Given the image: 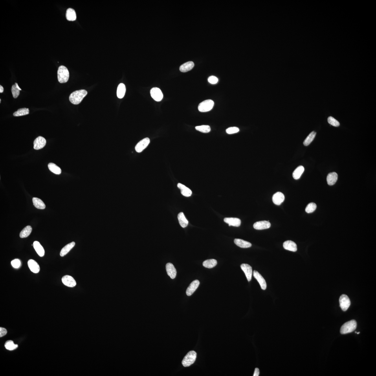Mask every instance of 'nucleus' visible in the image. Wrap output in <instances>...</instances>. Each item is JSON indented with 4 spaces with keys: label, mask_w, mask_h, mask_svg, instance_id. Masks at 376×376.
<instances>
[{
    "label": "nucleus",
    "mask_w": 376,
    "mask_h": 376,
    "mask_svg": "<svg viewBox=\"0 0 376 376\" xmlns=\"http://www.w3.org/2000/svg\"><path fill=\"white\" fill-rule=\"evenodd\" d=\"M178 188L181 190L182 194L186 197H190L192 194V191L188 188L181 183L177 184Z\"/></svg>",
    "instance_id": "412c9836"
},
{
    "label": "nucleus",
    "mask_w": 376,
    "mask_h": 376,
    "mask_svg": "<svg viewBox=\"0 0 376 376\" xmlns=\"http://www.w3.org/2000/svg\"><path fill=\"white\" fill-rule=\"evenodd\" d=\"M87 92L84 90H80L72 92L69 96L70 102L74 105H78L87 96Z\"/></svg>",
    "instance_id": "f257e3e1"
},
{
    "label": "nucleus",
    "mask_w": 376,
    "mask_h": 376,
    "mask_svg": "<svg viewBox=\"0 0 376 376\" xmlns=\"http://www.w3.org/2000/svg\"><path fill=\"white\" fill-rule=\"evenodd\" d=\"M214 105V101L212 100L208 99L203 101L200 103L198 106V109L200 112H206L209 111L213 108Z\"/></svg>",
    "instance_id": "39448f33"
},
{
    "label": "nucleus",
    "mask_w": 376,
    "mask_h": 376,
    "mask_svg": "<svg viewBox=\"0 0 376 376\" xmlns=\"http://www.w3.org/2000/svg\"><path fill=\"white\" fill-rule=\"evenodd\" d=\"M194 66V63L192 61H189L182 65L180 67L179 70L182 72H187L192 70Z\"/></svg>",
    "instance_id": "5701e85b"
},
{
    "label": "nucleus",
    "mask_w": 376,
    "mask_h": 376,
    "mask_svg": "<svg viewBox=\"0 0 376 376\" xmlns=\"http://www.w3.org/2000/svg\"><path fill=\"white\" fill-rule=\"evenodd\" d=\"M316 135V133L314 131H313L310 133L303 142L304 145L307 146L310 144L315 138Z\"/></svg>",
    "instance_id": "72a5a7b5"
},
{
    "label": "nucleus",
    "mask_w": 376,
    "mask_h": 376,
    "mask_svg": "<svg viewBox=\"0 0 376 376\" xmlns=\"http://www.w3.org/2000/svg\"><path fill=\"white\" fill-rule=\"evenodd\" d=\"M28 265L31 271L34 273H38L40 271V267L38 263L33 259H31L29 260Z\"/></svg>",
    "instance_id": "a211bd4d"
},
{
    "label": "nucleus",
    "mask_w": 376,
    "mask_h": 376,
    "mask_svg": "<svg viewBox=\"0 0 376 376\" xmlns=\"http://www.w3.org/2000/svg\"><path fill=\"white\" fill-rule=\"evenodd\" d=\"M195 129L197 131L204 133H208L211 130L210 127L208 125H202L201 126H197L195 127Z\"/></svg>",
    "instance_id": "e433bc0d"
},
{
    "label": "nucleus",
    "mask_w": 376,
    "mask_h": 376,
    "mask_svg": "<svg viewBox=\"0 0 376 376\" xmlns=\"http://www.w3.org/2000/svg\"><path fill=\"white\" fill-rule=\"evenodd\" d=\"M48 168L50 171L54 174L60 175L61 173V170L60 168L57 166L56 164L50 163L48 164Z\"/></svg>",
    "instance_id": "2f4dec72"
},
{
    "label": "nucleus",
    "mask_w": 376,
    "mask_h": 376,
    "mask_svg": "<svg viewBox=\"0 0 376 376\" xmlns=\"http://www.w3.org/2000/svg\"><path fill=\"white\" fill-rule=\"evenodd\" d=\"M328 122L329 124L334 127H338L339 126L340 123L337 120L331 116H330L328 118Z\"/></svg>",
    "instance_id": "ea45409f"
},
{
    "label": "nucleus",
    "mask_w": 376,
    "mask_h": 376,
    "mask_svg": "<svg viewBox=\"0 0 376 376\" xmlns=\"http://www.w3.org/2000/svg\"><path fill=\"white\" fill-rule=\"evenodd\" d=\"M150 93L151 97L157 102H160L163 98V94L161 90L159 88H153L151 90Z\"/></svg>",
    "instance_id": "0eeeda50"
},
{
    "label": "nucleus",
    "mask_w": 376,
    "mask_h": 376,
    "mask_svg": "<svg viewBox=\"0 0 376 376\" xmlns=\"http://www.w3.org/2000/svg\"><path fill=\"white\" fill-rule=\"evenodd\" d=\"M338 179V175L335 172L329 173L327 176V181L329 185L332 186L335 184Z\"/></svg>",
    "instance_id": "aec40b11"
},
{
    "label": "nucleus",
    "mask_w": 376,
    "mask_h": 376,
    "mask_svg": "<svg viewBox=\"0 0 376 376\" xmlns=\"http://www.w3.org/2000/svg\"><path fill=\"white\" fill-rule=\"evenodd\" d=\"M69 72L67 67L63 66H60L58 71L59 82L61 83H66L69 80Z\"/></svg>",
    "instance_id": "f03ea898"
},
{
    "label": "nucleus",
    "mask_w": 376,
    "mask_h": 376,
    "mask_svg": "<svg viewBox=\"0 0 376 376\" xmlns=\"http://www.w3.org/2000/svg\"><path fill=\"white\" fill-rule=\"evenodd\" d=\"M253 276L254 278L258 281L259 285L261 286V289L263 290H265L267 289V285L266 281L263 277L261 276V275L258 272L256 271H254Z\"/></svg>",
    "instance_id": "ddd939ff"
},
{
    "label": "nucleus",
    "mask_w": 376,
    "mask_h": 376,
    "mask_svg": "<svg viewBox=\"0 0 376 376\" xmlns=\"http://www.w3.org/2000/svg\"><path fill=\"white\" fill-rule=\"evenodd\" d=\"M33 203L35 207L40 209H44L46 206L44 202L40 199L37 197H33L32 199Z\"/></svg>",
    "instance_id": "c85d7f7f"
},
{
    "label": "nucleus",
    "mask_w": 376,
    "mask_h": 376,
    "mask_svg": "<svg viewBox=\"0 0 376 376\" xmlns=\"http://www.w3.org/2000/svg\"><path fill=\"white\" fill-rule=\"evenodd\" d=\"M239 131V129L237 127H230L226 130V133L229 134L237 133Z\"/></svg>",
    "instance_id": "a19ab883"
},
{
    "label": "nucleus",
    "mask_w": 376,
    "mask_h": 376,
    "mask_svg": "<svg viewBox=\"0 0 376 376\" xmlns=\"http://www.w3.org/2000/svg\"><path fill=\"white\" fill-rule=\"evenodd\" d=\"M166 269L167 274L171 278L174 279L176 276V270L174 266L171 263H167L166 265Z\"/></svg>",
    "instance_id": "f3484780"
},
{
    "label": "nucleus",
    "mask_w": 376,
    "mask_h": 376,
    "mask_svg": "<svg viewBox=\"0 0 376 376\" xmlns=\"http://www.w3.org/2000/svg\"><path fill=\"white\" fill-rule=\"evenodd\" d=\"M11 91L13 97L14 98H17L19 95L20 90L17 88L16 85L14 84L12 85Z\"/></svg>",
    "instance_id": "58836bf2"
},
{
    "label": "nucleus",
    "mask_w": 376,
    "mask_h": 376,
    "mask_svg": "<svg viewBox=\"0 0 376 376\" xmlns=\"http://www.w3.org/2000/svg\"><path fill=\"white\" fill-rule=\"evenodd\" d=\"M178 219L180 225L182 228H185L188 226V222L187 219H186L183 212H180L178 214Z\"/></svg>",
    "instance_id": "bb28decb"
},
{
    "label": "nucleus",
    "mask_w": 376,
    "mask_h": 376,
    "mask_svg": "<svg viewBox=\"0 0 376 376\" xmlns=\"http://www.w3.org/2000/svg\"><path fill=\"white\" fill-rule=\"evenodd\" d=\"M62 281L64 285L70 287H73L76 285V283L72 276L66 275L63 277Z\"/></svg>",
    "instance_id": "f8f14e48"
},
{
    "label": "nucleus",
    "mask_w": 376,
    "mask_h": 376,
    "mask_svg": "<svg viewBox=\"0 0 376 376\" xmlns=\"http://www.w3.org/2000/svg\"><path fill=\"white\" fill-rule=\"evenodd\" d=\"M1 102V99H0V102Z\"/></svg>",
    "instance_id": "8fccbe9b"
},
{
    "label": "nucleus",
    "mask_w": 376,
    "mask_h": 376,
    "mask_svg": "<svg viewBox=\"0 0 376 376\" xmlns=\"http://www.w3.org/2000/svg\"><path fill=\"white\" fill-rule=\"evenodd\" d=\"M356 333H357V334H359L360 333V332H358Z\"/></svg>",
    "instance_id": "09e8293b"
},
{
    "label": "nucleus",
    "mask_w": 376,
    "mask_h": 376,
    "mask_svg": "<svg viewBox=\"0 0 376 376\" xmlns=\"http://www.w3.org/2000/svg\"><path fill=\"white\" fill-rule=\"evenodd\" d=\"M7 333V330L3 327L0 328V337H3V336L5 335Z\"/></svg>",
    "instance_id": "c03bdc74"
},
{
    "label": "nucleus",
    "mask_w": 376,
    "mask_h": 376,
    "mask_svg": "<svg viewBox=\"0 0 376 376\" xmlns=\"http://www.w3.org/2000/svg\"><path fill=\"white\" fill-rule=\"evenodd\" d=\"M29 113V110L28 109L22 108L17 110V111L14 113V116H20L28 115Z\"/></svg>",
    "instance_id": "f704fd0d"
},
{
    "label": "nucleus",
    "mask_w": 376,
    "mask_h": 376,
    "mask_svg": "<svg viewBox=\"0 0 376 376\" xmlns=\"http://www.w3.org/2000/svg\"><path fill=\"white\" fill-rule=\"evenodd\" d=\"M66 17L67 20L69 21L75 20L76 19V15L75 11L72 8L68 9L66 13Z\"/></svg>",
    "instance_id": "a878e982"
},
{
    "label": "nucleus",
    "mask_w": 376,
    "mask_h": 376,
    "mask_svg": "<svg viewBox=\"0 0 376 376\" xmlns=\"http://www.w3.org/2000/svg\"><path fill=\"white\" fill-rule=\"evenodd\" d=\"M357 326L356 320H352L349 321L345 323L341 328L340 333L345 334L352 332L356 329Z\"/></svg>",
    "instance_id": "7ed1b4c3"
},
{
    "label": "nucleus",
    "mask_w": 376,
    "mask_h": 376,
    "mask_svg": "<svg viewBox=\"0 0 376 376\" xmlns=\"http://www.w3.org/2000/svg\"><path fill=\"white\" fill-rule=\"evenodd\" d=\"M285 198V196L282 193L277 192L273 196L272 201L274 203L279 206L284 201Z\"/></svg>",
    "instance_id": "4468645a"
},
{
    "label": "nucleus",
    "mask_w": 376,
    "mask_h": 376,
    "mask_svg": "<svg viewBox=\"0 0 376 376\" xmlns=\"http://www.w3.org/2000/svg\"><path fill=\"white\" fill-rule=\"evenodd\" d=\"M4 91V88L2 85H0V93H2Z\"/></svg>",
    "instance_id": "49530a36"
},
{
    "label": "nucleus",
    "mask_w": 376,
    "mask_h": 376,
    "mask_svg": "<svg viewBox=\"0 0 376 376\" xmlns=\"http://www.w3.org/2000/svg\"><path fill=\"white\" fill-rule=\"evenodd\" d=\"M150 142V139L149 138H144L136 145L135 147V150L138 153L142 152L148 145Z\"/></svg>",
    "instance_id": "6e6552de"
},
{
    "label": "nucleus",
    "mask_w": 376,
    "mask_h": 376,
    "mask_svg": "<svg viewBox=\"0 0 376 376\" xmlns=\"http://www.w3.org/2000/svg\"><path fill=\"white\" fill-rule=\"evenodd\" d=\"M5 348L9 350H13L16 349L18 347V345L14 344L12 341H8L5 343Z\"/></svg>",
    "instance_id": "c9c22d12"
},
{
    "label": "nucleus",
    "mask_w": 376,
    "mask_h": 376,
    "mask_svg": "<svg viewBox=\"0 0 376 376\" xmlns=\"http://www.w3.org/2000/svg\"><path fill=\"white\" fill-rule=\"evenodd\" d=\"M208 81L209 82L212 84H215L218 82V79L216 77L212 76L209 77Z\"/></svg>",
    "instance_id": "37998d69"
},
{
    "label": "nucleus",
    "mask_w": 376,
    "mask_h": 376,
    "mask_svg": "<svg viewBox=\"0 0 376 376\" xmlns=\"http://www.w3.org/2000/svg\"><path fill=\"white\" fill-rule=\"evenodd\" d=\"M340 306L343 311H346L350 306L351 302L348 297L346 295L343 294L339 299Z\"/></svg>",
    "instance_id": "423d86ee"
},
{
    "label": "nucleus",
    "mask_w": 376,
    "mask_h": 376,
    "mask_svg": "<svg viewBox=\"0 0 376 376\" xmlns=\"http://www.w3.org/2000/svg\"><path fill=\"white\" fill-rule=\"evenodd\" d=\"M32 231V228L30 226H27L22 230L20 234L21 238H26L29 236Z\"/></svg>",
    "instance_id": "7c9ffc66"
},
{
    "label": "nucleus",
    "mask_w": 376,
    "mask_h": 376,
    "mask_svg": "<svg viewBox=\"0 0 376 376\" xmlns=\"http://www.w3.org/2000/svg\"><path fill=\"white\" fill-rule=\"evenodd\" d=\"M217 261L216 259H208L204 261L203 265L204 267L210 269L215 267L217 264Z\"/></svg>",
    "instance_id": "473e14b6"
},
{
    "label": "nucleus",
    "mask_w": 376,
    "mask_h": 376,
    "mask_svg": "<svg viewBox=\"0 0 376 376\" xmlns=\"http://www.w3.org/2000/svg\"><path fill=\"white\" fill-rule=\"evenodd\" d=\"M271 226V224L269 221H261L256 222L253 225V227L255 229L257 230H262L267 229Z\"/></svg>",
    "instance_id": "9d476101"
},
{
    "label": "nucleus",
    "mask_w": 376,
    "mask_h": 376,
    "mask_svg": "<svg viewBox=\"0 0 376 376\" xmlns=\"http://www.w3.org/2000/svg\"><path fill=\"white\" fill-rule=\"evenodd\" d=\"M34 247L36 250L37 254L40 257H43L44 255L45 250L43 247L38 241H35L33 243Z\"/></svg>",
    "instance_id": "4be33fe9"
},
{
    "label": "nucleus",
    "mask_w": 376,
    "mask_h": 376,
    "mask_svg": "<svg viewBox=\"0 0 376 376\" xmlns=\"http://www.w3.org/2000/svg\"><path fill=\"white\" fill-rule=\"evenodd\" d=\"M283 247L285 249L290 251L295 252L297 250L296 244L294 242L291 240L285 242L283 243Z\"/></svg>",
    "instance_id": "6ab92c4d"
},
{
    "label": "nucleus",
    "mask_w": 376,
    "mask_h": 376,
    "mask_svg": "<svg viewBox=\"0 0 376 376\" xmlns=\"http://www.w3.org/2000/svg\"><path fill=\"white\" fill-rule=\"evenodd\" d=\"M200 285V282L198 280H196L193 281L189 286L186 290V294L188 296H190L193 294L197 289Z\"/></svg>",
    "instance_id": "2eb2a0df"
},
{
    "label": "nucleus",
    "mask_w": 376,
    "mask_h": 376,
    "mask_svg": "<svg viewBox=\"0 0 376 376\" xmlns=\"http://www.w3.org/2000/svg\"><path fill=\"white\" fill-rule=\"evenodd\" d=\"M241 267L245 273L248 281H250L252 279V267L247 264H243L241 265Z\"/></svg>",
    "instance_id": "9b49d317"
},
{
    "label": "nucleus",
    "mask_w": 376,
    "mask_h": 376,
    "mask_svg": "<svg viewBox=\"0 0 376 376\" xmlns=\"http://www.w3.org/2000/svg\"><path fill=\"white\" fill-rule=\"evenodd\" d=\"M11 265L15 269H18L20 267L21 265V262L20 260L19 259H16L12 261L11 262Z\"/></svg>",
    "instance_id": "79ce46f5"
},
{
    "label": "nucleus",
    "mask_w": 376,
    "mask_h": 376,
    "mask_svg": "<svg viewBox=\"0 0 376 376\" xmlns=\"http://www.w3.org/2000/svg\"><path fill=\"white\" fill-rule=\"evenodd\" d=\"M259 373H260V372H259V369L258 368H256L255 369L253 376H258L259 375Z\"/></svg>",
    "instance_id": "a18cd8bd"
},
{
    "label": "nucleus",
    "mask_w": 376,
    "mask_h": 376,
    "mask_svg": "<svg viewBox=\"0 0 376 376\" xmlns=\"http://www.w3.org/2000/svg\"><path fill=\"white\" fill-rule=\"evenodd\" d=\"M46 140L45 138L39 136L35 139L34 142V148L36 150H39L43 148L46 144Z\"/></svg>",
    "instance_id": "1a4fd4ad"
},
{
    "label": "nucleus",
    "mask_w": 376,
    "mask_h": 376,
    "mask_svg": "<svg viewBox=\"0 0 376 376\" xmlns=\"http://www.w3.org/2000/svg\"><path fill=\"white\" fill-rule=\"evenodd\" d=\"M126 92V87L123 83H120L118 85L117 91V95L118 98L122 99L124 98Z\"/></svg>",
    "instance_id": "c756f323"
},
{
    "label": "nucleus",
    "mask_w": 376,
    "mask_h": 376,
    "mask_svg": "<svg viewBox=\"0 0 376 376\" xmlns=\"http://www.w3.org/2000/svg\"><path fill=\"white\" fill-rule=\"evenodd\" d=\"M316 205L315 203H310L308 204L307 206L305 208V211L307 213H311L313 212L316 210Z\"/></svg>",
    "instance_id": "4c0bfd02"
},
{
    "label": "nucleus",
    "mask_w": 376,
    "mask_h": 376,
    "mask_svg": "<svg viewBox=\"0 0 376 376\" xmlns=\"http://www.w3.org/2000/svg\"><path fill=\"white\" fill-rule=\"evenodd\" d=\"M197 353L194 351H191L188 353L182 360V364L184 367L190 366L194 363L197 358Z\"/></svg>",
    "instance_id": "20e7f679"
},
{
    "label": "nucleus",
    "mask_w": 376,
    "mask_h": 376,
    "mask_svg": "<svg viewBox=\"0 0 376 376\" xmlns=\"http://www.w3.org/2000/svg\"><path fill=\"white\" fill-rule=\"evenodd\" d=\"M234 243L236 245L242 248H248L251 247L252 244L243 240L236 239H234Z\"/></svg>",
    "instance_id": "b1692460"
},
{
    "label": "nucleus",
    "mask_w": 376,
    "mask_h": 376,
    "mask_svg": "<svg viewBox=\"0 0 376 376\" xmlns=\"http://www.w3.org/2000/svg\"><path fill=\"white\" fill-rule=\"evenodd\" d=\"M15 84L16 85L17 87V88H18V89L20 90V91L21 90V89H20V87H19V85H18V84H17V83H15Z\"/></svg>",
    "instance_id": "de8ad7c7"
},
{
    "label": "nucleus",
    "mask_w": 376,
    "mask_h": 376,
    "mask_svg": "<svg viewBox=\"0 0 376 376\" xmlns=\"http://www.w3.org/2000/svg\"><path fill=\"white\" fill-rule=\"evenodd\" d=\"M304 171V167L301 166H298L294 171L292 173V177L294 179L296 180L299 179Z\"/></svg>",
    "instance_id": "cd10ccee"
},
{
    "label": "nucleus",
    "mask_w": 376,
    "mask_h": 376,
    "mask_svg": "<svg viewBox=\"0 0 376 376\" xmlns=\"http://www.w3.org/2000/svg\"><path fill=\"white\" fill-rule=\"evenodd\" d=\"M75 245V243L74 242H72L68 244L67 245L65 246L64 247L62 248V249L60 253V256L63 257L66 255L74 247Z\"/></svg>",
    "instance_id": "393cba45"
},
{
    "label": "nucleus",
    "mask_w": 376,
    "mask_h": 376,
    "mask_svg": "<svg viewBox=\"0 0 376 376\" xmlns=\"http://www.w3.org/2000/svg\"><path fill=\"white\" fill-rule=\"evenodd\" d=\"M225 223L228 224L229 226H232L235 227H239L241 224V220L237 218H225L224 219Z\"/></svg>",
    "instance_id": "dca6fc26"
}]
</instances>
